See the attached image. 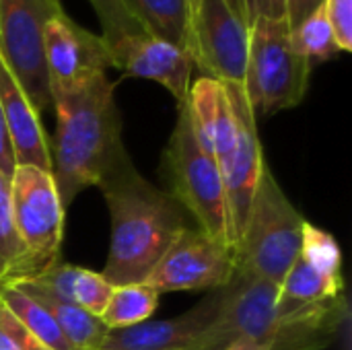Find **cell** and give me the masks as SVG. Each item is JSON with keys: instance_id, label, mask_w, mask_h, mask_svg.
<instances>
[{"instance_id": "6da1fadb", "label": "cell", "mask_w": 352, "mask_h": 350, "mask_svg": "<svg viewBox=\"0 0 352 350\" xmlns=\"http://www.w3.org/2000/svg\"><path fill=\"white\" fill-rule=\"evenodd\" d=\"M111 215V245L105 270L113 287L144 283L159 258L188 225L186 208L148 184L124 153L97 184Z\"/></svg>"}, {"instance_id": "7a4b0ae2", "label": "cell", "mask_w": 352, "mask_h": 350, "mask_svg": "<svg viewBox=\"0 0 352 350\" xmlns=\"http://www.w3.org/2000/svg\"><path fill=\"white\" fill-rule=\"evenodd\" d=\"M52 103L58 118L52 175L66 210L82 190L101 182L126 149L113 83L105 74L52 95Z\"/></svg>"}, {"instance_id": "3957f363", "label": "cell", "mask_w": 352, "mask_h": 350, "mask_svg": "<svg viewBox=\"0 0 352 350\" xmlns=\"http://www.w3.org/2000/svg\"><path fill=\"white\" fill-rule=\"evenodd\" d=\"M303 227L305 219L264 165L235 245V270L280 285L301 252Z\"/></svg>"}, {"instance_id": "277c9868", "label": "cell", "mask_w": 352, "mask_h": 350, "mask_svg": "<svg viewBox=\"0 0 352 350\" xmlns=\"http://www.w3.org/2000/svg\"><path fill=\"white\" fill-rule=\"evenodd\" d=\"M177 105V122L163 157L169 194L194 217L196 227L233 250L221 169L217 161L200 149L186 101Z\"/></svg>"}, {"instance_id": "5b68a950", "label": "cell", "mask_w": 352, "mask_h": 350, "mask_svg": "<svg viewBox=\"0 0 352 350\" xmlns=\"http://www.w3.org/2000/svg\"><path fill=\"white\" fill-rule=\"evenodd\" d=\"M311 68L291 45L287 17H260L250 25L243 89L256 116H272L299 105L307 95Z\"/></svg>"}, {"instance_id": "8992f818", "label": "cell", "mask_w": 352, "mask_h": 350, "mask_svg": "<svg viewBox=\"0 0 352 350\" xmlns=\"http://www.w3.org/2000/svg\"><path fill=\"white\" fill-rule=\"evenodd\" d=\"M10 206L25 258L14 278H33L54 262L64 235V206L52 171L16 165L10 177ZM12 281V278H8Z\"/></svg>"}, {"instance_id": "52a82bcc", "label": "cell", "mask_w": 352, "mask_h": 350, "mask_svg": "<svg viewBox=\"0 0 352 350\" xmlns=\"http://www.w3.org/2000/svg\"><path fill=\"white\" fill-rule=\"evenodd\" d=\"M60 12V0H0V58L37 113L54 107L43 27Z\"/></svg>"}, {"instance_id": "ba28073f", "label": "cell", "mask_w": 352, "mask_h": 350, "mask_svg": "<svg viewBox=\"0 0 352 350\" xmlns=\"http://www.w3.org/2000/svg\"><path fill=\"white\" fill-rule=\"evenodd\" d=\"M250 29L231 0H198L190 12L188 45L202 76L221 83H243Z\"/></svg>"}, {"instance_id": "9c48e42d", "label": "cell", "mask_w": 352, "mask_h": 350, "mask_svg": "<svg viewBox=\"0 0 352 350\" xmlns=\"http://www.w3.org/2000/svg\"><path fill=\"white\" fill-rule=\"evenodd\" d=\"M280 285L237 272L219 289L212 322L192 350H225L235 342H264L274 324Z\"/></svg>"}, {"instance_id": "30bf717a", "label": "cell", "mask_w": 352, "mask_h": 350, "mask_svg": "<svg viewBox=\"0 0 352 350\" xmlns=\"http://www.w3.org/2000/svg\"><path fill=\"white\" fill-rule=\"evenodd\" d=\"M235 274V252L200 227H186L146 276L159 295L169 291H206L225 287Z\"/></svg>"}, {"instance_id": "8fae6325", "label": "cell", "mask_w": 352, "mask_h": 350, "mask_svg": "<svg viewBox=\"0 0 352 350\" xmlns=\"http://www.w3.org/2000/svg\"><path fill=\"white\" fill-rule=\"evenodd\" d=\"M223 87L229 97L233 118H235V144L229 151V155L221 159L217 165L223 177L227 215H229V231H231L233 250H235L266 163H264L262 144L258 136V124H256L258 116L254 113L250 105L243 83H223Z\"/></svg>"}, {"instance_id": "7c38bea8", "label": "cell", "mask_w": 352, "mask_h": 350, "mask_svg": "<svg viewBox=\"0 0 352 350\" xmlns=\"http://www.w3.org/2000/svg\"><path fill=\"white\" fill-rule=\"evenodd\" d=\"M43 56L52 95L76 89L111 68L109 47L103 37L87 31L66 12L45 23Z\"/></svg>"}, {"instance_id": "4fadbf2b", "label": "cell", "mask_w": 352, "mask_h": 350, "mask_svg": "<svg viewBox=\"0 0 352 350\" xmlns=\"http://www.w3.org/2000/svg\"><path fill=\"white\" fill-rule=\"evenodd\" d=\"M107 47L111 68H118L128 76L148 78L163 85L177 103L188 99L194 62L184 47L146 31L126 35Z\"/></svg>"}, {"instance_id": "5bb4252c", "label": "cell", "mask_w": 352, "mask_h": 350, "mask_svg": "<svg viewBox=\"0 0 352 350\" xmlns=\"http://www.w3.org/2000/svg\"><path fill=\"white\" fill-rule=\"evenodd\" d=\"M219 289L188 314L173 320H146L130 328L109 330L101 350H192L214 318Z\"/></svg>"}, {"instance_id": "9a60e30c", "label": "cell", "mask_w": 352, "mask_h": 350, "mask_svg": "<svg viewBox=\"0 0 352 350\" xmlns=\"http://www.w3.org/2000/svg\"><path fill=\"white\" fill-rule=\"evenodd\" d=\"M349 318L344 295L276 314V324L264 340L268 350H322L340 332Z\"/></svg>"}, {"instance_id": "2e32d148", "label": "cell", "mask_w": 352, "mask_h": 350, "mask_svg": "<svg viewBox=\"0 0 352 350\" xmlns=\"http://www.w3.org/2000/svg\"><path fill=\"white\" fill-rule=\"evenodd\" d=\"M186 105L200 149L219 163L235 144V118L223 83L200 76L190 85Z\"/></svg>"}, {"instance_id": "e0dca14e", "label": "cell", "mask_w": 352, "mask_h": 350, "mask_svg": "<svg viewBox=\"0 0 352 350\" xmlns=\"http://www.w3.org/2000/svg\"><path fill=\"white\" fill-rule=\"evenodd\" d=\"M0 105L4 111L12 153L16 165H31L52 171V151L39 120V113L29 103L8 68L0 58Z\"/></svg>"}, {"instance_id": "ac0fdd59", "label": "cell", "mask_w": 352, "mask_h": 350, "mask_svg": "<svg viewBox=\"0 0 352 350\" xmlns=\"http://www.w3.org/2000/svg\"><path fill=\"white\" fill-rule=\"evenodd\" d=\"M8 283L33 301H37L52 316V320L56 322V326L62 330V334L74 347V350H101L109 330L103 326L99 318L91 316L82 307L60 297L58 293H54L52 289L33 278H12Z\"/></svg>"}, {"instance_id": "d6986e66", "label": "cell", "mask_w": 352, "mask_h": 350, "mask_svg": "<svg viewBox=\"0 0 352 350\" xmlns=\"http://www.w3.org/2000/svg\"><path fill=\"white\" fill-rule=\"evenodd\" d=\"M33 281L45 285L47 289L82 307L95 318H101L113 291V285L101 272H93L62 262H54L37 276H33Z\"/></svg>"}, {"instance_id": "ffe728a7", "label": "cell", "mask_w": 352, "mask_h": 350, "mask_svg": "<svg viewBox=\"0 0 352 350\" xmlns=\"http://www.w3.org/2000/svg\"><path fill=\"white\" fill-rule=\"evenodd\" d=\"M344 295V278L342 276H328L307 264L301 256L293 262L287 276L280 283L278 295V311H289L301 305H311L320 301H328L334 297Z\"/></svg>"}, {"instance_id": "44dd1931", "label": "cell", "mask_w": 352, "mask_h": 350, "mask_svg": "<svg viewBox=\"0 0 352 350\" xmlns=\"http://www.w3.org/2000/svg\"><path fill=\"white\" fill-rule=\"evenodd\" d=\"M122 4L142 31L186 50L190 29L188 0H122Z\"/></svg>"}, {"instance_id": "7402d4cb", "label": "cell", "mask_w": 352, "mask_h": 350, "mask_svg": "<svg viewBox=\"0 0 352 350\" xmlns=\"http://www.w3.org/2000/svg\"><path fill=\"white\" fill-rule=\"evenodd\" d=\"M0 299L14 314V318L27 328V332L45 350H74L52 316L31 297L21 293L8 281L0 283Z\"/></svg>"}, {"instance_id": "603a6c76", "label": "cell", "mask_w": 352, "mask_h": 350, "mask_svg": "<svg viewBox=\"0 0 352 350\" xmlns=\"http://www.w3.org/2000/svg\"><path fill=\"white\" fill-rule=\"evenodd\" d=\"M159 305V293L146 283L118 285L111 291L107 307L101 314V322L107 330L130 328L151 320Z\"/></svg>"}, {"instance_id": "cb8c5ba5", "label": "cell", "mask_w": 352, "mask_h": 350, "mask_svg": "<svg viewBox=\"0 0 352 350\" xmlns=\"http://www.w3.org/2000/svg\"><path fill=\"white\" fill-rule=\"evenodd\" d=\"M291 45L311 66L316 62L330 60L332 56L340 52L324 6H318L297 27L291 29Z\"/></svg>"}, {"instance_id": "d4e9b609", "label": "cell", "mask_w": 352, "mask_h": 350, "mask_svg": "<svg viewBox=\"0 0 352 350\" xmlns=\"http://www.w3.org/2000/svg\"><path fill=\"white\" fill-rule=\"evenodd\" d=\"M25 250L16 235L10 206V179L0 173V270L4 281L14 278L23 266Z\"/></svg>"}, {"instance_id": "484cf974", "label": "cell", "mask_w": 352, "mask_h": 350, "mask_svg": "<svg viewBox=\"0 0 352 350\" xmlns=\"http://www.w3.org/2000/svg\"><path fill=\"white\" fill-rule=\"evenodd\" d=\"M299 256L328 276H342V252L336 239L305 221Z\"/></svg>"}, {"instance_id": "4316f807", "label": "cell", "mask_w": 352, "mask_h": 350, "mask_svg": "<svg viewBox=\"0 0 352 350\" xmlns=\"http://www.w3.org/2000/svg\"><path fill=\"white\" fill-rule=\"evenodd\" d=\"M93 10L97 12V19L101 23L103 29V41L107 45L116 43L118 39L126 37V35H134L140 33V25L128 14V10L124 8L122 0H89Z\"/></svg>"}, {"instance_id": "83f0119b", "label": "cell", "mask_w": 352, "mask_h": 350, "mask_svg": "<svg viewBox=\"0 0 352 350\" xmlns=\"http://www.w3.org/2000/svg\"><path fill=\"white\" fill-rule=\"evenodd\" d=\"M0 350H45L0 299Z\"/></svg>"}, {"instance_id": "f1b7e54d", "label": "cell", "mask_w": 352, "mask_h": 350, "mask_svg": "<svg viewBox=\"0 0 352 350\" xmlns=\"http://www.w3.org/2000/svg\"><path fill=\"white\" fill-rule=\"evenodd\" d=\"M326 17L332 25L340 52L352 50V0H324Z\"/></svg>"}, {"instance_id": "f546056e", "label": "cell", "mask_w": 352, "mask_h": 350, "mask_svg": "<svg viewBox=\"0 0 352 350\" xmlns=\"http://www.w3.org/2000/svg\"><path fill=\"white\" fill-rule=\"evenodd\" d=\"M241 12L243 21L250 29V25L260 19H285L287 17V0H241Z\"/></svg>"}, {"instance_id": "4dcf8cb0", "label": "cell", "mask_w": 352, "mask_h": 350, "mask_svg": "<svg viewBox=\"0 0 352 350\" xmlns=\"http://www.w3.org/2000/svg\"><path fill=\"white\" fill-rule=\"evenodd\" d=\"M14 169H16V161H14V153H12V144H10L4 111H2V105H0V173L6 179H10Z\"/></svg>"}, {"instance_id": "1f68e13d", "label": "cell", "mask_w": 352, "mask_h": 350, "mask_svg": "<svg viewBox=\"0 0 352 350\" xmlns=\"http://www.w3.org/2000/svg\"><path fill=\"white\" fill-rule=\"evenodd\" d=\"M324 0H287V21L289 27H297L307 14H311Z\"/></svg>"}, {"instance_id": "d6a6232c", "label": "cell", "mask_w": 352, "mask_h": 350, "mask_svg": "<svg viewBox=\"0 0 352 350\" xmlns=\"http://www.w3.org/2000/svg\"><path fill=\"white\" fill-rule=\"evenodd\" d=\"M225 350H268L264 342H252V340H243V342H235L229 349Z\"/></svg>"}, {"instance_id": "836d02e7", "label": "cell", "mask_w": 352, "mask_h": 350, "mask_svg": "<svg viewBox=\"0 0 352 350\" xmlns=\"http://www.w3.org/2000/svg\"><path fill=\"white\" fill-rule=\"evenodd\" d=\"M2 281H4V274H2V272H0V283H2Z\"/></svg>"}, {"instance_id": "e575fe53", "label": "cell", "mask_w": 352, "mask_h": 350, "mask_svg": "<svg viewBox=\"0 0 352 350\" xmlns=\"http://www.w3.org/2000/svg\"><path fill=\"white\" fill-rule=\"evenodd\" d=\"M0 272H2V270H0Z\"/></svg>"}]
</instances>
